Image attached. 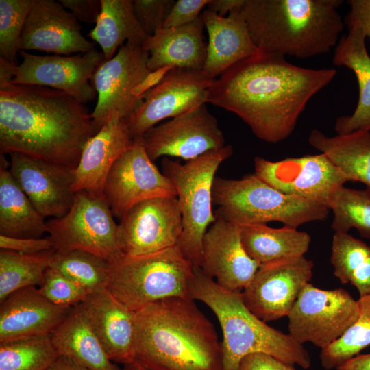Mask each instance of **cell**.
<instances>
[{
  "mask_svg": "<svg viewBox=\"0 0 370 370\" xmlns=\"http://www.w3.org/2000/svg\"><path fill=\"white\" fill-rule=\"evenodd\" d=\"M254 174L279 191L325 204L333 193L347 182L323 153L271 161L254 160Z\"/></svg>",
  "mask_w": 370,
  "mask_h": 370,
  "instance_id": "2e32d148",
  "label": "cell"
},
{
  "mask_svg": "<svg viewBox=\"0 0 370 370\" xmlns=\"http://www.w3.org/2000/svg\"><path fill=\"white\" fill-rule=\"evenodd\" d=\"M308 142L327 156L347 182H362L370 190V131L327 136L314 129Z\"/></svg>",
  "mask_w": 370,
  "mask_h": 370,
  "instance_id": "f546056e",
  "label": "cell"
},
{
  "mask_svg": "<svg viewBox=\"0 0 370 370\" xmlns=\"http://www.w3.org/2000/svg\"><path fill=\"white\" fill-rule=\"evenodd\" d=\"M366 36L358 27L348 29L334 49L333 64L352 71L358 82L359 97L351 115L338 117L334 130L337 134L370 131V56L365 45Z\"/></svg>",
  "mask_w": 370,
  "mask_h": 370,
  "instance_id": "4316f807",
  "label": "cell"
},
{
  "mask_svg": "<svg viewBox=\"0 0 370 370\" xmlns=\"http://www.w3.org/2000/svg\"><path fill=\"white\" fill-rule=\"evenodd\" d=\"M96 134L85 104L66 92L42 86L0 87V149L72 169Z\"/></svg>",
  "mask_w": 370,
  "mask_h": 370,
  "instance_id": "7a4b0ae2",
  "label": "cell"
},
{
  "mask_svg": "<svg viewBox=\"0 0 370 370\" xmlns=\"http://www.w3.org/2000/svg\"><path fill=\"white\" fill-rule=\"evenodd\" d=\"M330 262L341 283L351 284L360 297L370 294V245L348 233H334Z\"/></svg>",
  "mask_w": 370,
  "mask_h": 370,
  "instance_id": "d6a6232c",
  "label": "cell"
},
{
  "mask_svg": "<svg viewBox=\"0 0 370 370\" xmlns=\"http://www.w3.org/2000/svg\"><path fill=\"white\" fill-rule=\"evenodd\" d=\"M9 171L34 206L45 218L65 215L74 202V169L11 153Z\"/></svg>",
  "mask_w": 370,
  "mask_h": 370,
  "instance_id": "d6986e66",
  "label": "cell"
},
{
  "mask_svg": "<svg viewBox=\"0 0 370 370\" xmlns=\"http://www.w3.org/2000/svg\"><path fill=\"white\" fill-rule=\"evenodd\" d=\"M204 27L200 16L188 24L162 27L149 36L143 47L149 53L150 71L166 72L172 68L202 71L207 54Z\"/></svg>",
  "mask_w": 370,
  "mask_h": 370,
  "instance_id": "484cf974",
  "label": "cell"
},
{
  "mask_svg": "<svg viewBox=\"0 0 370 370\" xmlns=\"http://www.w3.org/2000/svg\"><path fill=\"white\" fill-rule=\"evenodd\" d=\"M342 0H245L241 12L262 51L306 59L329 53L344 23Z\"/></svg>",
  "mask_w": 370,
  "mask_h": 370,
  "instance_id": "277c9868",
  "label": "cell"
},
{
  "mask_svg": "<svg viewBox=\"0 0 370 370\" xmlns=\"http://www.w3.org/2000/svg\"><path fill=\"white\" fill-rule=\"evenodd\" d=\"M212 204L217 219L238 225L279 221L297 228L330 212L325 204L283 193L254 173L238 180L215 177Z\"/></svg>",
  "mask_w": 370,
  "mask_h": 370,
  "instance_id": "8992f818",
  "label": "cell"
},
{
  "mask_svg": "<svg viewBox=\"0 0 370 370\" xmlns=\"http://www.w3.org/2000/svg\"><path fill=\"white\" fill-rule=\"evenodd\" d=\"M216 79L202 71L172 68L142 95L141 101L125 120L134 139L166 119L173 118L207 103Z\"/></svg>",
  "mask_w": 370,
  "mask_h": 370,
  "instance_id": "7c38bea8",
  "label": "cell"
},
{
  "mask_svg": "<svg viewBox=\"0 0 370 370\" xmlns=\"http://www.w3.org/2000/svg\"><path fill=\"white\" fill-rule=\"evenodd\" d=\"M73 307L55 305L36 286L10 294L0 305V343L50 335Z\"/></svg>",
  "mask_w": 370,
  "mask_h": 370,
  "instance_id": "7402d4cb",
  "label": "cell"
},
{
  "mask_svg": "<svg viewBox=\"0 0 370 370\" xmlns=\"http://www.w3.org/2000/svg\"><path fill=\"white\" fill-rule=\"evenodd\" d=\"M243 245L260 265L273 261L303 256L308 251L310 236L297 228L269 227L267 223L240 225Z\"/></svg>",
  "mask_w": 370,
  "mask_h": 370,
  "instance_id": "4dcf8cb0",
  "label": "cell"
},
{
  "mask_svg": "<svg viewBox=\"0 0 370 370\" xmlns=\"http://www.w3.org/2000/svg\"><path fill=\"white\" fill-rule=\"evenodd\" d=\"M336 74L334 69L304 68L260 51L216 78L207 103L236 114L259 139L275 143L292 134L308 101Z\"/></svg>",
  "mask_w": 370,
  "mask_h": 370,
  "instance_id": "6da1fadb",
  "label": "cell"
},
{
  "mask_svg": "<svg viewBox=\"0 0 370 370\" xmlns=\"http://www.w3.org/2000/svg\"><path fill=\"white\" fill-rule=\"evenodd\" d=\"M236 370H297L293 365L262 353H254L245 356Z\"/></svg>",
  "mask_w": 370,
  "mask_h": 370,
  "instance_id": "f6af8a7d",
  "label": "cell"
},
{
  "mask_svg": "<svg viewBox=\"0 0 370 370\" xmlns=\"http://www.w3.org/2000/svg\"><path fill=\"white\" fill-rule=\"evenodd\" d=\"M141 140L153 162L160 157L188 161L225 146L223 133L206 104L156 125Z\"/></svg>",
  "mask_w": 370,
  "mask_h": 370,
  "instance_id": "9a60e30c",
  "label": "cell"
},
{
  "mask_svg": "<svg viewBox=\"0 0 370 370\" xmlns=\"http://www.w3.org/2000/svg\"><path fill=\"white\" fill-rule=\"evenodd\" d=\"M148 60L149 53L142 44L127 42L98 66L91 81L97 95L91 112L96 133L114 112L127 120L144 92L164 75L166 72L152 73Z\"/></svg>",
  "mask_w": 370,
  "mask_h": 370,
  "instance_id": "9c48e42d",
  "label": "cell"
},
{
  "mask_svg": "<svg viewBox=\"0 0 370 370\" xmlns=\"http://www.w3.org/2000/svg\"><path fill=\"white\" fill-rule=\"evenodd\" d=\"M1 153L0 235L39 238L47 233V221L34 206L6 167Z\"/></svg>",
  "mask_w": 370,
  "mask_h": 370,
  "instance_id": "f1b7e54d",
  "label": "cell"
},
{
  "mask_svg": "<svg viewBox=\"0 0 370 370\" xmlns=\"http://www.w3.org/2000/svg\"><path fill=\"white\" fill-rule=\"evenodd\" d=\"M103 196L120 221L135 205L158 197L177 198L171 181L147 155L140 138L114 162L106 178Z\"/></svg>",
  "mask_w": 370,
  "mask_h": 370,
  "instance_id": "4fadbf2b",
  "label": "cell"
},
{
  "mask_svg": "<svg viewBox=\"0 0 370 370\" xmlns=\"http://www.w3.org/2000/svg\"><path fill=\"white\" fill-rule=\"evenodd\" d=\"M134 361L147 370H223L213 324L190 297H170L136 312Z\"/></svg>",
  "mask_w": 370,
  "mask_h": 370,
  "instance_id": "3957f363",
  "label": "cell"
},
{
  "mask_svg": "<svg viewBox=\"0 0 370 370\" xmlns=\"http://www.w3.org/2000/svg\"><path fill=\"white\" fill-rule=\"evenodd\" d=\"M47 370H90L66 356H60Z\"/></svg>",
  "mask_w": 370,
  "mask_h": 370,
  "instance_id": "f907efd6",
  "label": "cell"
},
{
  "mask_svg": "<svg viewBox=\"0 0 370 370\" xmlns=\"http://www.w3.org/2000/svg\"><path fill=\"white\" fill-rule=\"evenodd\" d=\"M134 143L125 119L117 112L108 116L101 128L85 144L74 169L73 189L103 195L109 172L117 159Z\"/></svg>",
  "mask_w": 370,
  "mask_h": 370,
  "instance_id": "603a6c76",
  "label": "cell"
},
{
  "mask_svg": "<svg viewBox=\"0 0 370 370\" xmlns=\"http://www.w3.org/2000/svg\"><path fill=\"white\" fill-rule=\"evenodd\" d=\"M0 248L26 254H36L51 250L54 248L50 238H14L0 235Z\"/></svg>",
  "mask_w": 370,
  "mask_h": 370,
  "instance_id": "7bdbcfd3",
  "label": "cell"
},
{
  "mask_svg": "<svg viewBox=\"0 0 370 370\" xmlns=\"http://www.w3.org/2000/svg\"><path fill=\"white\" fill-rule=\"evenodd\" d=\"M177 198L158 197L132 207L118 224L124 255L141 256L177 245L182 232Z\"/></svg>",
  "mask_w": 370,
  "mask_h": 370,
  "instance_id": "ac0fdd59",
  "label": "cell"
},
{
  "mask_svg": "<svg viewBox=\"0 0 370 370\" xmlns=\"http://www.w3.org/2000/svg\"><path fill=\"white\" fill-rule=\"evenodd\" d=\"M94 48V43L82 34L79 21L59 1L36 0L22 33L21 51L69 56Z\"/></svg>",
  "mask_w": 370,
  "mask_h": 370,
  "instance_id": "44dd1931",
  "label": "cell"
},
{
  "mask_svg": "<svg viewBox=\"0 0 370 370\" xmlns=\"http://www.w3.org/2000/svg\"><path fill=\"white\" fill-rule=\"evenodd\" d=\"M189 297L206 304L214 314L222 330L223 370H236L246 356L262 353L291 365L308 369L311 360L307 349L288 333L258 318L245 305L241 292L230 291L194 267Z\"/></svg>",
  "mask_w": 370,
  "mask_h": 370,
  "instance_id": "5b68a950",
  "label": "cell"
},
{
  "mask_svg": "<svg viewBox=\"0 0 370 370\" xmlns=\"http://www.w3.org/2000/svg\"><path fill=\"white\" fill-rule=\"evenodd\" d=\"M358 300L343 288L321 289L307 284L290 311L288 334L299 343L321 350L338 340L356 321Z\"/></svg>",
  "mask_w": 370,
  "mask_h": 370,
  "instance_id": "8fae6325",
  "label": "cell"
},
{
  "mask_svg": "<svg viewBox=\"0 0 370 370\" xmlns=\"http://www.w3.org/2000/svg\"><path fill=\"white\" fill-rule=\"evenodd\" d=\"M336 370H370V353L358 354L348 360Z\"/></svg>",
  "mask_w": 370,
  "mask_h": 370,
  "instance_id": "c3c4849f",
  "label": "cell"
},
{
  "mask_svg": "<svg viewBox=\"0 0 370 370\" xmlns=\"http://www.w3.org/2000/svg\"><path fill=\"white\" fill-rule=\"evenodd\" d=\"M241 8L222 17L206 8L201 14L208 36L202 72L216 79L237 62L260 50L253 42Z\"/></svg>",
  "mask_w": 370,
  "mask_h": 370,
  "instance_id": "d4e9b609",
  "label": "cell"
},
{
  "mask_svg": "<svg viewBox=\"0 0 370 370\" xmlns=\"http://www.w3.org/2000/svg\"><path fill=\"white\" fill-rule=\"evenodd\" d=\"M88 36L100 46L106 60L125 42L143 45L149 37L133 12L132 0H101L100 14Z\"/></svg>",
  "mask_w": 370,
  "mask_h": 370,
  "instance_id": "1f68e13d",
  "label": "cell"
},
{
  "mask_svg": "<svg viewBox=\"0 0 370 370\" xmlns=\"http://www.w3.org/2000/svg\"><path fill=\"white\" fill-rule=\"evenodd\" d=\"M36 0H0V57L18 66L20 41Z\"/></svg>",
  "mask_w": 370,
  "mask_h": 370,
  "instance_id": "f35d334b",
  "label": "cell"
},
{
  "mask_svg": "<svg viewBox=\"0 0 370 370\" xmlns=\"http://www.w3.org/2000/svg\"><path fill=\"white\" fill-rule=\"evenodd\" d=\"M209 2L210 0H177L171 9L163 27L182 26L195 21Z\"/></svg>",
  "mask_w": 370,
  "mask_h": 370,
  "instance_id": "b9f144b4",
  "label": "cell"
},
{
  "mask_svg": "<svg viewBox=\"0 0 370 370\" xmlns=\"http://www.w3.org/2000/svg\"><path fill=\"white\" fill-rule=\"evenodd\" d=\"M48 237L58 251L82 250L111 262L123 254L118 241V224L103 195L75 193L69 211L47 221Z\"/></svg>",
  "mask_w": 370,
  "mask_h": 370,
  "instance_id": "30bf717a",
  "label": "cell"
},
{
  "mask_svg": "<svg viewBox=\"0 0 370 370\" xmlns=\"http://www.w3.org/2000/svg\"><path fill=\"white\" fill-rule=\"evenodd\" d=\"M38 289L50 302L63 307L81 304L88 295L82 286L51 267L46 270Z\"/></svg>",
  "mask_w": 370,
  "mask_h": 370,
  "instance_id": "ab89813d",
  "label": "cell"
},
{
  "mask_svg": "<svg viewBox=\"0 0 370 370\" xmlns=\"http://www.w3.org/2000/svg\"><path fill=\"white\" fill-rule=\"evenodd\" d=\"M245 0H210L206 9L225 17L233 10L243 6Z\"/></svg>",
  "mask_w": 370,
  "mask_h": 370,
  "instance_id": "7dc6e473",
  "label": "cell"
},
{
  "mask_svg": "<svg viewBox=\"0 0 370 370\" xmlns=\"http://www.w3.org/2000/svg\"><path fill=\"white\" fill-rule=\"evenodd\" d=\"M49 267L73 280L88 294L108 288L109 262L88 251L56 249Z\"/></svg>",
  "mask_w": 370,
  "mask_h": 370,
  "instance_id": "e575fe53",
  "label": "cell"
},
{
  "mask_svg": "<svg viewBox=\"0 0 370 370\" xmlns=\"http://www.w3.org/2000/svg\"><path fill=\"white\" fill-rule=\"evenodd\" d=\"M18 66L0 57V87L12 82L16 75Z\"/></svg>",
  "mask_w": 370,
  "mask_h": 370,
  "instance_id": "681fc988",
  "label": "cell"
},
{
  "mask_svg": "<svg viewBox=\"0 0 370 370\" xmlns=\"http://www.w3.org/2000/svg\"><path fill=\"white\" fill-rule=\"evenodd\" d=\"M79 22L96 23L101 10V0H60Z\"/></svg>",
  "mask_w": 370,
  "mask_h": 370,
  "instance_id": "ee69618b",
  "label": "cell"
},
{
  "mask_svg": "<svg viewBox=\"0 0 370 370\" xmlns=\"http://www.w3.org/2000/svg\"><path fill=\"white\" fill-rule=\"evenodd\" d=\"M233 153L231 145L212 150L180 164L162 158V173L176 192L182 219L177 247L194 267H200L204 236L216 220L212 212V186L219 166Z\"/></svg>",
  "mask_w": 370,
  "mask_h": 370,
  "instance_id": "ba28073f",
  "label": "cell"
},
{
  "mask_svg": "<svg viewBox=\"0 0 370 370\" xmlns=\"http://www.w3.org/2000/svg\"><path fill=\"white\" fill-rule=\"evenodd\" d=\"M359 313L356 321L338 340L320 354L321 366L336 369L370 346V294L358 299Z\"/></svg>",
  "mask_w": 370,
  "mask_h": 370,
  "instance_id": "74e56055",
  "label": "cell"
},
{
  "mask_svg": "<svg viewBox=\"0 0 370 370\" xmlns=\"http://www.w3.org/2000/svg\"><path fill=\"white\" fill-rule=\"evenodd\" d=\"M109 264L108 290L134 312L161 299L190 297L194 267L177 245L141 256L123 254Z\"/></svg>",
  "mask_w": 370,
  "mask_h": 370,
  "instance_id": "52a82bcc",
  "label": "cell"
},
{
  "mask_svg": "<svg viewBox=\"0 0 370 370\" xmlns=\"http://www.w3.org/2000/svg\"><path fill=\"white\" fill-rule=\"evenodd\" d=\"M109 358L123 365L134 361L135 315L107 289L90 293L81 303Z\"/></svg>",
  "mask_w": 370,
  "mask_h": 370,
  "instance_id": "cb8c5ba5",
  "label": "cell"
},
{
  "mask_svg": "<svg viewBox=\"0 0 370 370\" xmlns=\"http://www.w3.org/2000/svg\"><path fill=\"white\" fill-rule=\"evenodd\" d=\"M50 336L60 356L90 370H122L108 356L81 304L73 306Z\"/></svg>",
  "mask_w": 370,
  "mask_h": 370,
  "instance_id": "83f0119b",
  "label": "cell"
},
{
  "mask_svg": "<svg viewBox=\"0 0 370 370\" xmlns=\"http://www.w3.org/2000/svg\"><path fill=\"white\" fill-rule=\"evenodd\" d=\"M22 58L12 84H32L60 90L85 104L92 101L97 92L93 75L105 60L95 47L73 56H38L21 51Z\"/></svg>",
  "mask_w": 370,
  "mask_h": 370,
  "instance_id": "e0dca14e",
  "label": "cell"
},
{
  "mask_svg": "<svg viewBox=\"0 0 370 370\" xmlns=\"http://www.w3.org/2000/svg\"><path fill=\"white\" fill-rule=\"evenodd\" d=\"M314 263L305 256L260 264L241 292L246 307L264 322L288 315L305 286L310 283Z\"/></svg>",
  "mask_w": 370,
  "mask_h": 370,
  "instance_id": "5bb4252c",
  "label": "cell"
},
{
  "mask_svg": "<svg viewBox=\"0 0 370 370\" xmlns=\"http://www.w3.org/2000/svg\"><path fill=\"white\" fill-rule=\"evenodd\" d=\"M60 356L50 335L0 343V370H47Z\"/></svg>",
  "mask_w": 370,
  "mask_h": 370,
  "instance_id": "8d00e7d4",
  "label": "cell"
},
{
  "mask_svg": "<svg viewBox=\"0 0 370 370\" xmlns=\"http://www.w3.org/2000/svg\"><path fill=\"white\" fill-rule=\"evenodd\" d=\"M350 10L345 23L348 29L360 27L370 40V0H349Z\"/></svg>",
  "mask_w": 370,
  "mask_h": 370,
  "instance_id": "bcb514c9",
  "label": "cell"
},
{
  "mask_svg": "<svg viewBox=\"0 0 370 370\" xmlns=\"http://www.w3.org/2000/svg\"><path fill=\"white\" fill-rule=\"evenodd\" d=\"M328 207L333 213L331 227L334 233H348L356 229L370 239V190L342 186L332 195Z\"/></svg>",
  "mask_w": 370,
  "mask_h": 370,
  "instance_id": "d590c367",
  "label": "cell"
},
{
  "mask_svg": "<svg viewBox=\"0 0 370 370\" xmlns=\"http://www.w3.org/2000/svg\"><path fill=\"white\" fill-rule=\"evenodd\" d=\"M56 249L36 254L0 250V302L12 293L39 286Z\"/></svg>",
  "mask_w": 370,
  "mask_h": 370,
  "instance_id": "836d02e7",
  "label": "cell"
},
{
  "mask_svg": "<svg viewBox=\"0 0 370 370\" xmlns=\"http://www.w3.org/2000/svg\"><path fill=\"white\" fill-rule=\"evenodd\" d=\"M122 370H147L136 362L124 365Z\"/></svg>",
  "mask_w": 370,
  "mask_h": 370,
  "instance_id": "816d5d0a",
  "label": "cell"
},
{
  "mask_svg": "<svg viewBox=\"0 0 370 370\" xmlns=\"http://www.w3.org/2000/svg\"><path fill=\"white\" fill-rule=\"evenodd\" d=\"M259 267L243 245L240 225L217 219L203 238L202 271L223 288L242 292Z\"/></svg>",
  "mask_w": 370,
  "mask_h": 370,
  "instance_id": "ffe728a7",
  "label": "cell"
},
{
  "mask_svg": "<svg viewBox=\"0 0 370 370\" xmlns=\"http://www.w3.org/2000/svg\"><path fill=\"white\" fill-rule=\"evenodd\" d=\"M174 0H132L133 12L144 32L153 35L163 27Z\"/></svg>",
  "mask_w": 370,
  "mask_h": 370,
  "instance_id": "60d3db41",
  "label": "cell"
}]
</instances>
